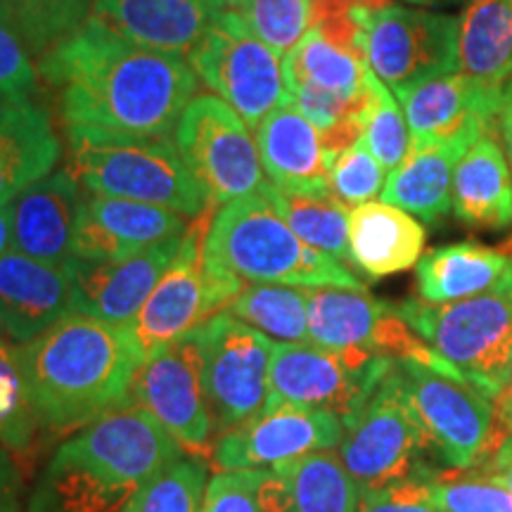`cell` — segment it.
<instances>
[{"label":"cell","mask_w":512,"mask_h":512,"mask_svg":"<svg viewBox=\"0 0 512 512\" xmlns=\"http://www.w3.org/2000/svg\"><path fill=\"white\" fill-rule=\"evenodd\" d=\"M214 211L209 207L200 214V221L188 228L176 259L133 320L131 330L145 358L178 342L247 287L238 280L214 275L204 264V235Z\"/></svg>","instance_id":"cell-11"},{"label":"cell","mask_w":512,"mask_h":512,"mask_svg":"<svg viewBox=\"0 0 512 512\" xmlns=\"http://www.w3.org/2000/svg\"><path fill=\"white\" fill-rule=\"evenodd\" d=\"M126 401L143 408L152 420L181 444L183 451L202 453L214 437L202 358L190 335L147 356L133 377Z\"/></svg>","instance_id":"cell-15"},{"label":"cell","mask_w":512,"mask_h":512,"mask_svg":"<svg viewBox=\"0 0 512 512\" xmlns=\"http://www.w3.org/2000/svg\"><path fill=\"white\" fill-rule=\"evenodd\" d=\"M207 484V465L181 456L140 486L121 512H200Z\"/></svg>","instance_id":"cell-37"},{"label":"cell","mask_w":512,"mask_h":512,"mask_svg":"<svg viewBox=\"0 0 512 512\" xmlns=\"http://www.w3.org/2000/svg\"><path fill=\"white\" fill-rule=\"evenodd\" d=\"M477 470L489 475L491 479H496V482H501L505 489L512 491V434H508V437L501 441V446H498L496 451L491 453V458L486 460L484 465H479Z\"/></svg>","instance_id":"cell-46"},{"label":"cell","mask_w":512,"mask_h":512,"mask_svg":"<svg viewBox=\"0 0 512 512\" xmlns=\"http://www.w3.org/2000/svg\"><path fill=\"white\" fill-rule=\"evenodd\" d=\"M512 266V256L477 242L430 249L415 264L418 294L427 304H448L486 292Z\"/></svg>","instance_id":"cell-27"},{"label":"cell","mask_w":512,"mask_h":512,"mask_svg":"<svg viewBox=\"0 0 512 512\" xmlns=\"http://www.w3.org/2000/svg\"><path fill=\"white\" fill-rule=\"evenodd\" d=\"M453 214L467 226L501 230L512 226V171L494 136H479L453 171Z\"/></svg>","instance_id":"cell-26"},{"label":"cell","mask_w":512,"mask_h":512,"mask_svg":"<svg viewBox=\"0 0 512 512\" xmlns=\"http://www.w3.org/2000/svg\"><path fill=\"white\" fill-rule=\"evenodd\" d=\"M226 309L278 344L309 342L306 287L254 283L230 299Z\"/></svg>","instance_id":"cell-34"},{"label":"cell","mask_w":512,"mask_h":512,"mask_svg":"<svg viewBox=\"0 0 512 512\" xmlns=\"http://www.w3.org/2000/svg\"><path fill=\"white\" fill-rule=\"evenodd\" d=\"M266 470H223L209 479L200 512H264L259 489Z\"/></svg>","instance_id":"cell-42"},{"label":"cell","mask_w":512,"mask_h":512,"mask_svg":"<svg viewBox=\"0 0 512 512\" xmlns=\"http://www.w3.org/2000/svg\"><path fill=\"white\" fill-rule=\"evenodd\" d=\"M328 181L332 195L354 209L382 195L384 166L370 155L366 143L358 140L356 145L332 157L328 166Z\"/></svg>","instance_id":"cell-41"},{"label":"cell","mask_w":512,"mask_h":512,"mask_svg":"<svg viewBox=\"0 0 512 512\" xmlns=\"http://www.w3.org/2000/svg\"><path fill=\"white\" fill-rule=\"evenodd\" d=\"M373 69L366 60L347 53L332 43L320 29H309L302 41L285 55L283 81L294 86H311L339 95H361L368 91Z\"/></svg>","instance_id":"cell-31"},{"label":"cell","mask_w":512,"mask_h":512,"mask_svg":"<svg viewBox=\"0 0 512 512\" xmlns=\"http://www.w3.org/2000/svg\"><path fill=\"white\" fill-rule=\"evenodd\" d=\"M458 72L505 91L512 81V0H467L458 17Z\"/></svg>","instance_id":"cell-29"},{"label":"cell","mask_w":512,"mask_h":512,"mask_svg":"<svg viewBox=\"0 0 512 512\" xmlns=\"http://www.w3.org/2000/svg\"><path fill=\"white\" fill-rule=\"evenodd\" d=\"M181 245L183 235L117 261L74 259V313L131 328Z\"/></svg>","instance_id":"cell-19"},{"label":"cell","mask_w":512,"mask_h":512,"mask_svg":"<svg viewBox=\"0 0 512 512\" xmlns=\"http://www.w3.org/2000/svg\"><path fill=\"white\" fill-rule=\"evenodd\" d=\"M337 453L363 494L403 479H434L446 467L408 406L396 361L358 418L344 430Z\"/></svg>","instance_id":"cell-6"},{"label":"cell","mask_w":512,"mask_h":512,"mask_svg":"<svg viewBox=\"0 0 512 512\" xmlns=\"http://www.w3.org/2000/svg\"><path fill=\"white\" fill-rule=\"evenodd\" d=\"M41 430L72 434L126 401L145 363L124 325L69 313L34 342L19 347Z\"/></svg>","instance_id":"cell-2"},{"label":"cell","mask_w":512,"mask_h":512,"mask_svg":"<svg viewBox=\"0 0 512 512\" xmlns=\"http://www.w3.org/2000/svg\"><path fill=\"white\" fill-rule=\"evenodd\" d=\"M392 366L394 358L366 349H325L311 342L275 344L266 403L330 411L349 427Z\"/></svg>","instance_id":"cell-8"},{"label":"cell","mask_w":512,"mask_h":512,"mask_svg":"<svg viewBox=\"0 0 512 512\" xmlns=\"http://www.w3.org/2000/svg\"><path fill=\"white\" fill-rule=\"evenodd\" d=\"M261 195L273 204L287 226L302 238L306 245L335 256L342 264L349 261V207L332 195L323 192H292L280 190L273 183L261 185Z\"/></svg>","instance_id":"cell-32"},{"label":"cell","mask_w":512,"mask_h":512,"mask_svg":"<svg viewBox=\"0 0 512 512\" xmlns=\"http://www.w3.org/2000/svg\"><path fill=\"white\" fill-rule=\"evenodd\" d=\"M211 5H214V8H219V10H223V0H209Z\"/></svg>","instance_id":"cell-52"},{"label":"cell","mask_w":512,"mask_h":512,"mask_svg":"<svg viewBox=\"0 0 512 512\" xmlns=\"http://www.w3.org/2000/svg\"><path fill=\"white\" fill-rule=\"evenodd\" d=\"M81 185L69 171H53L29 185L12 200V249L48 261L69 264L74 259V230L81 207Z\"/></svg>","instance_id":"cell-22"},{"label":"cell","mask_w":512,"mask_h":512,"mask_svg":"<svg viewBox=\"0 0 512 512\" xmlns=\"http://www.w3.org/2000/svg\"><path fill=\"white\" fill-rule=\"evenodd\" d=\"M174 145L214 207L254 195L266 183L245 119L214 95L188 102L174 128Z\"/></svg>","instance_id":"cell-12"},{"label":"cell","mask_w":512,"mask_h":512,"mask_svg":"<svg viewBox=\"0 0 512 512\" xmlns=\"http://www.w3.org/2000/svg\"><path fill=\"white\" fill-rule=\"evenodd\" d=\"M41 432L31 389L24 375L19 344L0 335V446L12 453H29Z\"/></svg>","instance_id":"cell-36"},{"label":"cell","mask_w":512,"mask_h":512,"mask_svg":"<svg viewBox=\"0 0 512 512\" xmlns=\"http://www.w3.org/2000/svg\"><path fill=\"white\" fill-rule=\"evenodd\" d=\"M373 91V105H370L361 140L366 143L370 155L384 166V171H394L413 145L411 128H408L406 114L399 110L392 98V91L380 79H375Z\"/></svg>","instance_id":"cell-40"},{"label":"cell","mask_w":512,"mask_h":512,"mask_svg":"<svg viewBox=\"0 0 512 512\" xmlns=\"http://www.w3.org/2000/svg\"><path fill=\"white\" fill-rule=\"evenodd\" d=\"M188 62L197 79L254 131L275 107L290 102L278 53L235 10L219 12Z\"/></svg>","instance_id":"cell-9"},{"label":"cell","mask_w":512,"mask_h":512,"mask_svg":"<svg viewBox=\"0 0 512 512\" xmlns=\"http://www.w3.org/2000/svg\"><path fill=\"white\" fill-rule=\"evenodd\" d=\"M498 128H501V138L510 159V171H512V81L505 86L503 98H501V110H498Z\"/></svg>","instance_id":"cell-48"},{"label":"cell","mask_w":512,"mask_h":512,"mask_svg":"<svg viewBox=\"0 0 512 512\" xmlns=\"http://www.w3.org/2000/svg\"><path fill=\"white\" fill-rule=\"evenodd\" d=\"M242 5V0H223V10H235L238 12Z\"/></svg>","instance_id":"cell-51"},{"label":"cell","mask_w":512,"mask_h":512,"mask_svg":"<svg viewBox=\"0 0 512 512\" xmlns=\"http://www.w3.org/2000/svg\"><path fill=\"white\" fill-rule=\"evenodd\" d=\"M69 174L91 195L119 197L174 209L197 219L209 207V192L183 162L174 140L67 126Z\"/></svg>","instance_id":"cell-4"},{"label":"cell","mask_w":512,"mask_h":512,"mask_svg":"<svg viewBox=\"0 0 512 512\" xmlns=\"http://www.w3.org/2000/svg\"><path fill=\"white\" fill-rule=\"evenodd\" d=\"M12 252V216L8 204H0V256Z\"/></svg>","instance_id":"cell-49"},{"label":"cell","mask_w":512,"mask_h":512,"mask_svg":"<svg viewBox=\"0 0 512 512\" xmlns=\"http://www.w3.org/2000/svg\"><path fill=\"white\" fill-rule=\"evenodd\" d=\"M408 3H415V5H451V3H460V0H408Z\"/></svg>","instance_id":"cell-50"},{"label":"cell","mask_w":512,"mask_h":512,"mask_svg":"<svg viewBox=\"0 0 512 512\" xmlns=\"http://www.w3.org/2000/svg\"><path fill=\"white\" fill-rule=\"evenodd\" d=\"M344 422L330 411L266 403L259 413L216 437L211 463L223 470H266L285 460L318 451H335L344 439Z\"/></svg>","instance_id":"cell-16"},{"label":"cell","mask_w":512,"mask_h":512,"mask_svg":"<svg viewBox=\"0 0 512 512\" xmlns=\"http://www.w3.org/2000/svg\"><path fill=\"white\" fill-rule=\"evenodd\" d=\"M413 140L439 143L463 157L482 133L498 126L503 91L453 72L427 79L396 95Z\"/></svg>","instance_id":"cell-17"},{"label":"cell","mask_w":512,"mask_h":512,"mask_svg":"<svg viewBox=\"0 0 512 512\" xmlns=\"http://www.w3.org/2000/svg\"><path fill=\"white\" fill-rule=\"evenodd\" d=\"M29 48L0 17V102L24 98L36 88V67Z\"/></svg>","instance_id":"cell-43"},{"label":"cell","mask_w":512,"mask_h":512,"mask_svg":"<svg viewBox=\"0 0 512 512\" xmlns=\"http://www.w3.org/2000/svg\"><path fill=\"white\" fill-rule=\"evenodd\" d=\"M204 264L238 283L368 292L342 261L306 245L261 192L221 204L204 235Z\"/></svg>","instance_id":"cell-3"},{"label":"cell","mask_w":512,"mask_h":512,"mask_svg":"<svg viewBox=\"0 0 512 512\" xmlns=\"http://www.w3.org/2000/svg\"><path fill=\"white\" fill-rule=\"evenodd\" d=\"M460 155L439 143L413 140L403 162L389 171L384 181L382 202L437 223L453 209V171Z\"/></svg>","instance_id":"cell-28"},{"label":"cell","mask_w":512,"mask_h":512,"mask_svg":"<svg viewBox=\"0 0 512 512\" xmlns=\"http://www.w3.org/2000/svg\"><path fill=\"white\" fill-rule=\"evenodd\" d=\"M403 394L441 463L477 470L505 439L494 399L465 377L439 373L418 361H396Z\"/></svg>","instance_id":"cell-7"},{"label":"cell","mask_w":512,"mask_h":512,"mask_svg":"<svg viewBox=\"0 0 512 512\" xmlns=\"http://www.w3.org/2000/svg\"><path fill=\"white\" fill-rule=\"evenodd\" d=\"M366 60L392 93L458 72V17L389 5L370 15Z\"/></svg>","instance_id":"cell-14"},{"label":"cell","mask_w":512,"mask_h":512,"mask_svg":"<svg viewBox=\"0 0 512 512\" xmlns=\"http://www.w3.org/2000/svg\"><path fill=\"white\" fill-rule=\"evenodd\" d=\"M74 313V259L48 264L22 252L0 256V335L29 344Z\"/></svg>","instance_id":"cell-20"},{"label":"cell","mask_w":512,"mask_h":512,"mask_svg":"<svg viewBox=\"0 0 512 512\" xmlns=\"http://www.w3.org/2000/svg\"><path fill=\"white\" fill-rule=\"evenodd\" d=\"M38 76L55 88L67 126L138 136L169 138L197 93L181 55L136 46L93 17L41 55Z\"/></svg>","instance_id":"cell-1"},{"label":"cell","mask_w":512,"mask_h":512,"mask_svg":"<svg viewBox=\"0 0 512 512\" xmlns=\"http://www.w3.org/2000/svg\"><path fill=\"white\" fill-rule=\"evenodd\" d=\"M188 335L202 358V377L216 437L242 425L266 406L275 344L228 311L209 316Z\"/></svg>","instance_id":"cell-10"},{"label":"cell","mask_w":512,"mask_h":512,"mask_svg":"<svg viewBox=\"0 0 512 512\" xmlns=\"http://www.w3.org/2000/svg\"><path fill=\"white\" fill-rule=\"evenodd\" d=\"M425 240L422 223L387 202L373 200L349 211V261L373 280L413 268Z\"/></svg>","instance_id":"cell-25"},{"label":"cell","mask_w":512,"mask_h":512,"mask_svg":"<svg viewBox=\"0 0 512 512\" xmlns=\"http://www.w3.org/2000/svg\"><path fill=\"white\" fill-rule=\"evenodd\" d=\"M256 150L261 166L280 190L323 192L330 190L328 152L320 131L294 107V102L275 107L256 128Z\"/></svg>","instance_id":"cell-23"},{"label":"cell","mask_w":512,"mask_h":512,"mask_svg":"<svg viewBox=\"0 0 512 512\" xmlns=\"http://www.w3.org/2000/svg\"><path fill=\"white\" fill-rule=\"evenodd\" d=\"M133 496L53 453L29 496L27 512H121Z\"/></svg>","instance_id":"cell-33"},{"label":"cell","mask_w":512,"mask_h":512,"mask_svg":"<svg viewBox=\"0 0 512 512\" xmlns=\"http://www.w3.org/2000/svg\"><path fill=\"white\" fill-rule=\"evenodd\" d=\"M95 0H0V17L15 29L31 55L72 36L93 15Z\"/></svg>","instance_id":"cell-35"},{"label":"cell","mask_w":512,"mask_h":512,"mask_svg":"<svg viewBox=\"0 0 512 512\" xmlns=\"http://www.w3.org/2000/svg\"><path fill=\"white\" fill-rule=\"evenodd\" d=\"M396 309L441 361L496 399L512 361V266L475 297L448 304L408 299Z\"/></svg>","instance_id":"cell-5"},{"label":"cell","mask_w":512,"mask_h":512,"mask_svg":"<svg viewBox=\"0 0 512 512\" xmlns=\"http://www.w3.org/2000/svg\"><path fill=\"white\" fill-rule=\"evenodd\" d=\"M0 512H22V475L5 446H0Z\"/></svg>","instance_id":"cell-45"},{"label":"cell","mask_w":512,"mask_h":512,"mask_svg":"<svg viewBox=\"0 0 512 512\" xmlns=\"http://www.w3.org/2000/svg\"><path fill=\"white\" fill-rule=\"evenodd\" d=\"M283 479L290 512H361L363 491L335 451L273 465Z\"/></svg>","instance_id":"cell-30"},{"label":"cell","mask_w":512,"mask_h":512,"mask_svg":"<svg viewBox=\"0 0 512 512\" xmlns=\"http://www.w3.org/2000/svg\"><path fill=\"white\" fill-rule=\"evenodd\" d=\"M313 0H242L240 15L247 27L278 55L302 41L311 24Z\"/></svg>","instance_id":"cell-39"},{"label":"cell","mask_w":512,"mask_h":512,"mask_svg":"<svg viewBox=\"0 0 512 512\" xmlns=\"http://www.w3.org/2000/svg\"><path fill=\"white\" fill-rule=\"evenodd\" d=\"M55 453L136 496L140 486L183 456V448L143 408L124 401L62 441Z\"/></svg>","instance_id":"cell-13"},{"label":"cell","mask_w":512,"mask_h":512,"mask_svg":"<svg viewBox=\"0 0 512 512\" xmlns=\"http://www.w3.org/2000/svg\"><path fill=\"white\" fill-rule=\"evenodd\" d=\"M503 252L512 256V238L503 245ZM494 406H496L498 427H501L503 437H508V434H512V361H510V370H508V380H505L503 389L494 399Z\"/></svg>","instance_id":"cell-47"},{"label":"cell","mask_w":512,"mask_h":512,"mask_svg":"<svg viewBox=\"0 0 512 512\" xmlns=\"http://www.w3.org/2000/svg\"><path fill=\"white\" fill-rule=\"evenodd\" d=\"M188 219L174 209L119 200L83 197L74 230V259L117 261L188 233Z\"/></svg>","instance_id":"cell-18"},{"label":"cell","mask_w":512,"mask_h":512,"mask_svg":"<svg viewBox=\"0 0 512 512\" xmlns=\"http://www.w3.org/2000/svg\"><path fill=\"white\" fill-rule=\"evenodd\" d=\"M219 12L209 0H95L91 17L136 46L190 55Z\"/></svg>","instance_id":"cell-21"},{"label":"cell","mask_w":512,"mask_h":512,"mask_svg":"<svg viewBox=\"0 0 512 512\" xmlns=\"http://www.w3.org/2000/svg\"><path fill=\"white\" fill-rule=\"evenodd\" d=\"M427 484L441 512H512V491L479 470H444Z\"/></svg>","instance_id":"cell-38"},{"label":"cell","mask_w":512,"mask_h":512,"mask_svg":"<svg viewBox=\"0 0 512 512\" xmlns=\"http://www.w3.org/2000/svg\"><path fill=\"white\" fill-rule=\"evenodd\" d=\"M427 482L430 479H403L363 494L361 512H441Z\"/></svg>","instance_id":"cell-44"},{"label":"cell","mask_w":512,"mask_h":512,"mask_svg":"<svg viewBox=\"0 0 512 512\" xmlns=\"http://www.w3.org/2000/svg\"><path fill=\"white\" fill-rule=\"evenodd\" d=\"M60 152L50 114L38 102L29 95L0 102V204L53 174Z\"/></svg>","instance_id":"cell-24"}]
</instances>
